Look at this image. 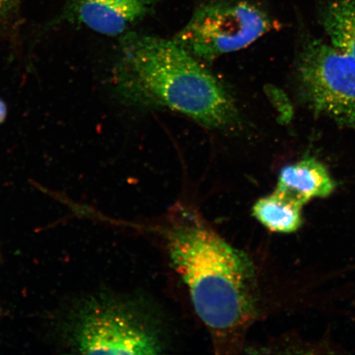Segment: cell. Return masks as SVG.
<instances>
[{
	"mask_svg": "<svg viewBox=\"0 0 355 355\" xmlns=\"http://www.w3.org/2000/svg\"><path fill=\"white\" fill-rule=\"evenodd\" d=\"M298 66L300 91L309 107L355 132V60L331 44L313 41Z\"/></svg>",
	"mask_w": 355,
	"mask_h": 355,
	"instance_id": "cell-5",
	"label": "cell"
},
{
	"mask_svg": "<svg viewBox=\"0 0 355 355\" xmlns=\"http://www.w3.org/2000/svg\"><path fill=\"white\" fill-rule=\"evenodd\" d=\"M6 105L1 100H0V123H2L4 121V119L6 118Z\"/></svg>",
	"mask_w": 355,
	"mask_h": 355,
	"instance_id": "cell-11",
	"label": "cell"
},
{
	"mask_svg": "<svg viewBox=\"0 0 355 355\" xmlns=\"http://www.w3.org/2000/svg\"><path fill=\"white\" fill-rule=\"evenodd\" d=\"M173 266L219 352L230 353L254 316V265L199 216L185 214L167 230Z\"/></svg>",
	"mask_w": 355,
	"mask_h": 355,
	"instance_id": "cell-1",
	"label": "cell"
},
{
	"mask_svg": "<svg viewBox=\"0 0 355 355\" xmlns=\"http://www.w3.org/2000/svg\"><path fill=\"white\" fill-rule=\"evenodd\" d=\"M263 8L250 0H202L174 41L200 62L250 46L272 29Z\"/></svg>",
	"mask_w": 355,
	"mask_h": 355,
	"instance_id": "cell-4",
	"label": "cell"
},
{
	"mask_svg": "<svg viewBox=\"0 0 355 355\" xmlns=\"http://www.w3.org/2000/svg\"><path fill=\"white\" fill-rule=\"evenodd\" d=\"M159 0H72L68 20L109 37H122L152 13Z\"/></svg>",
	"mask_w": 355,
	"mask_h": 355,
	"instance_id": "cell-6",
	"label": "cell"
},
{
	"mask_svg": "<svg viewBox=\"0 0 355 355\" xmlns=\"http://www.w3.org/2000/svg\"><path fill=\"white\" fill-rule=\"evenodd\" d=\"M335 187L327 168L317 159L308 158L284 167L276 190L304 205L311 199L329 196Z\"/></svg>",
	"mask_w": 355,
	"mask_h": 355,
	"instance_id": "cell-7",
	"label": "cell"
},
{
	"mask_svg": "<svg viewBox=\"0 0 355 355\" xmlns=\"http://www.w3.org/2000/svg\"><path fill=\"white\" fill-rule=\"evenodd\" d=\"M119 44L117 81L126 99L176 111L208 130L239 125L241 117L230 92L174 40L128 32Z\"/></svg>",
	"mask_w": 355,
	"mask_h": 355,
	"instance_id": "cell-2",
	"label": "cell"
},
{
	"mask_svg": "<svg viewBox=\"0 0 355 355\" xmlns=\"http://www.w3.org/2000/svg\"><path fill=\"white\" fill-rule=\"evenodd\" d=\"M73 343L87 354H157L164 349L157 323L130 300L96 298L80 311Z\"/></svg>",
	"mask_w": 355,
	"mask_h": 355,
	"instance_id": "cell-3",
	"label": "cell"
},
{
	"mask_svg": "<svg viewBox=\"0 0 355 355\" xmlns=\"http://www.w3.org/2000/svg\"><path fill=\"white\" fill-rule=\"evenodd\" d=\"M322 24L331 46L355 60V2L335 0L322 12Z\"/></svg>",
	"mask_w": 355,
	"mask_h": 355,
	"instance_id": "cell-9",
	"label": "cell"
},
{
	"mask_svg": "<svg viewBox=\"0 0 355 355\" xmlns=\"http://www.w3.org/2000/svg\"><path fill=\"white\" fill-rule=\"evenodd\" d=\"M21 0H0V21L10 17L20 6Z\"/></svg>",
	"mask_w": 355,
	"mask_h": 355,
	"instance_id": "cell-10",
	"label": "cell"
},
{
	"mask_svg": "<svg viewBox=\"0 0 355 355\" xmlns=\"http://www.w3.org/2000/svg\"><path fill=\"white\" fill-rule=\"evenodd\" d=\"M303 204L275 191L269 196L261 198L252 207L256 219L272 232L291 233L299 230Z\"/></svg>",
	"mask_w": 355,
	"mask_h": 355,
	"instance_id": "cell-8",
	"label": "cell"
}]
</instances>
